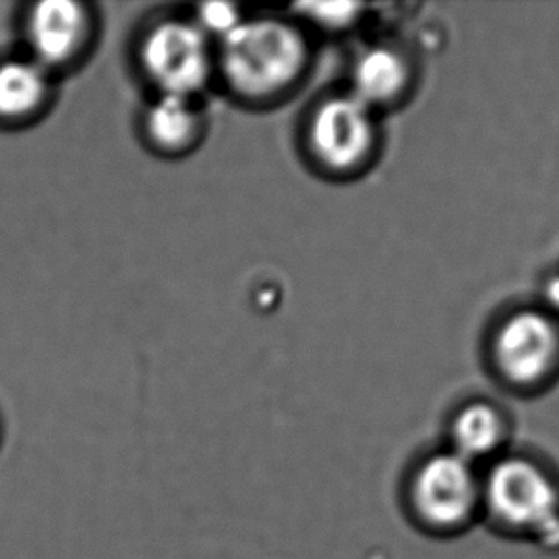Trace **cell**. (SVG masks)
Returning a JSON list of instances; mask_svg holds the SVG:
<instances>
[{
  "mask_svg": "<svg viewBox=\"0 0 559 559\" xmlns=\"http://www.w3.org/2000/svg\"><path fill=\"white\" fill-rule=\"evenodd\" d=\"M306 58L302 35L277 20H242L219 46L227 84L249 98L287 91L302 73Z\"/></svg>",
  "mask_w": 559,
  "mask_h": 559,
  "instance_id": "obj_1",
  "label": "cell"
},
{
  "mask_svg": "<svg viewBox=\"0 0 559 559\" xmlns=\"http://www.w3.org/2000/svg\"><path fill=\"white\" fill-rule=\"evenodd\" d=\"M411 504L431 530H453L474 514L481 487L472 462L453 451L431 454L411 479Z\"/></svg>",
  "mask_w": 559,
  "mask_h": 559,
  "instance_id": "obj_2",
  "label": "cell"
},
{
  "mask_svg": "<svg viewBox=\"0 0 559 559\" xmlns=\"http://www.w3.org/2000/svg\"><path fill=\"white\" fill-rule=\"evenodd\" d=\"M142 63L160 94L189 98L211 76L209 37L195 23L180 20L159 23L144 38Z\"/></svg>",
  "mask_w": 559,
  "mask_h": 559,
  "instance_id": "obj_3",
  "label": "cell"
},
{
  "mask_svg": "<svg viewBox=\"0 0 559 559\" xmlns=\"http://www.w3.org/2000/svg\"><path fill=\"white\" fill-rule=\"evenodd\" d=\"M485 504L497 520L530 530H548L558 523V495L540 469L522 461H502L485 479Z\"/></svg>",
  "mask_w": 559,
  "mask_h": 559,
  "instance_id": "obj_4",
  "label": "cell"
},
{
  "mask_svg": "<svg viewBox=\"0 0 559 559\" xmlns=\"http://www.w3.org/2000/svg\"><path fill=\"white\" fill-rule=\"evenodd\" d=\"M374 140L372 107L354 94L326 99L311 117V152L326 168H356L369 157Z\"/></svg>",
  "mask_w": 559,
  "mask_h": 559,
  "instance_id": "obj_5",
  "label": "cell"
},
{
  "mask_svg": "<svg viewBox=\"0 0 559 559\" xmlns=\"http://www.w3.org/2000/svg\"><path fill=\"white\" fill-rule=\"evenodd\" d=\"M492 352L495 364L508 380L533 384L558 361V329L540 311H518L499 326Z\"/></svg>",
  "mask_w": 559,
  "mask_h": 559,
  "instance_id": "obj_6",
  "label": "cell"
},
{
  "mask_svg": "<svg viewBox=\"0 0 559 559\" xmlns=\"http://www.w3.org/2000/svg\"><path fill=\"white\" fill-rule=\"evenodd\" d=\"M86 29L83 8L71 0L40 2L29 20V40L33 52L43 63H61L81 45Z\"/></svg>",
  "mask_w": 559,
  "mask_h": 559,
  "instance_id": "obj_7",
  "label": "cell"
},
{
  "mask_svg": "<svg viewBox=\"0 0 559 559\" xmlns=\"http://www.w3.org/2000/svg\"><path fill=\"white\" fill-rule=\"evenodd\" d=\"M407 81V63L400 53L385 46H374L356 61L352 94L369 107L382 106L397 98Z\"/></svg>",
  "mask_w": 559,
  "mask_h": 559,
  "instance_id": "obj_8",
  "label": "cell"
},
{
  "mask_svg": "<svg viewBox=\"0 0 559 559\" xmlns=\"http://www.w3.org/2000/svg\"><path fill=\"white\" fill-rule=\"evenodd\" d=\"M145 129L155 144L165 152H178L195 138L199 115L189 98L160 94L145 117Z\"/></svg>",
  "mask_w": 559,
  "mask_h": 559,
  "instance_id": "obj_9",
  "label": "cell"
},
{
  "mask_svg": "<svg viewBox=\"0 0 559 559\" xmlns=\"http://www.w3.org/2000/svg\"><path fill=\"white\" fill-rule=\"evenodd\" d=\"M499 413L484 403H474L454 416L451 439L453 453L468 462L484 459L499 447L502 439Z\"/></svg>",
  "mask_w": 559,
  "mask_h": 559,
  "instance_id": "obj_10",
  "label": "cell"
},
{
  "mask_svg": "<svg viewBox=\"0 0 559 559\" xmlns=\"http://www.w3.org/2000/svg\"><path fill=\"white\" fill-rule=\"evenodd\" d=\"M46 73L35 61H10L0 66V117H22L43 102Z\"/></svg>",
  "mask_w": 559,
  "mask_h": 559,
  "instance_id": "obj_11",
  "label": "cell"
},
{
  "mask_svg": "<svg viewBox=\"0 0 559 559\" xmlns=\"http://www.w3.org/2000/svg\"><path fill=\"white\" fill-rule=\"evenodd\" d=\"M242 23L239 8L229 2H206L199 7L195 25L206 37L226 38Z\"/></svg>",
  "mask_w": 559,
  "mask_h": 559,
  "instance_id": "obj_12",
  "label": "cell"
},
{
  "mask_svg": "<svg viewBox=\"0 0 559 559\" xmlns=\"http://www.w3.org/2000/svg\"><path fill=\"white\" fill-rule=\"evenodd\" d=\"M300 10L326 29H344L356 20L361 8L352 2H329V4H302Z\"/></svg>",
  "mask_w": 559,
  "mask_h": 559,
  "instance_id": "obj_13",
  "label": "cell"
},
{
  "mask_svg": "<svg viewBox=\"0 0 559 559\" xmlns=\"http://www.w3.org/2000/svg\"><path fill=\"white\" fill-rule=\"evenodd\" d=\"M545 295L548 304L559 310V275L546 283Z\"/></svg>",
  "mask_w": 559,
  "mask_h": 559,
  "instance_id": "obj_14",
  "label": "cell"
}]
</instances>
